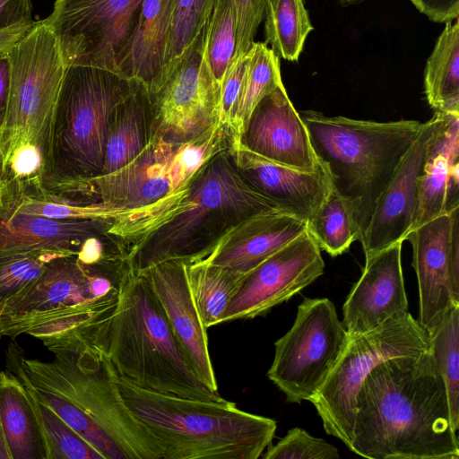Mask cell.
I'll return each instance as SVG.
<instances>
[{"mask_svg":"<svg viewBox=\"0 0 459 459\" xmlns=\"http://www.w3.org/2000/svg\"><path fill=\"white\" fill-rule=\"evenodd\" d=\"M324 269L320 247L307 230L245 275L222 323L267 314L314 282Z\"/></svg>","mask_w":459,"mask_h":459,"instance_id":"obj_14","label":"cell"},{"mask_svg":"<svg viewBox=\"0 0 459 459\" xmlns=\"http://www.w3.org/2000/svg\"><path fill=\"white\" fill-rule=\"evenodd\" d=\"M429 350L447 395L451 423L459 429V304H453L429 334Z\"/></svg>","mask_w":459,"mask_h":459,"instance_id":"obj_32","label":"cell"},{"mask_svg":"<svg viewBox=\"0 0 459 459\" xmlns=\"http://www.w3.org/2000/svg\"><path fill=\"white\" fill-rule=\"evenodd\" d=\"M441 114L420 178L411 230L459 207V115Z\"/></svg>","mask_w":459,"mask_h":459,"instance_id":"obj_24","label":"cell"},{"mask_svg":"<svg viewBox=\"0 0 459 459\" xmlns=\"http://www.w3.org/2000/svg\"><path fill=\"white\" fill-rule=\"evenodd\" d=\"M74 254L41 250L0 257V303L35 281L51 261Z\"/></svg>","mask_w":459,"mask_h":459,"instance_id":"obj_40","label":"cell"},{"mask_svg":"<svg viewBox=\"0 0 459 459\" xmlns=\"http://www.w3.org/2000/svg\"><path fill=\"white\" fill-rule=\"evenodd\" d=\"M138 83L96 66H66L44 199L87 204V183L102 172L111 113Z\"/></svg>","mask_w":459,"mask_h":459,"instance_id":"obj_7","label":"cell"},{"mask_svg":"<svg viewBox=\"0 0 459 459\" xmlns=\"http://www.w3.org/2000/svg\"><path fill=\"white\" fill-rule=\"evenodd\" d=\"M116 381L129 411L160 447L162 459H257L275 436L274 420L242 411L223 398L166 394L117 375Z\"/></svg>","mask_w":459,"mask_h":459,"instance_id":"obj_5","label":"cell"},{"mask_svg":"<svg viewBox=\"0 0 459 459\" xmlns=\"http://www.w3.org/2000/svg\"><path fill=\"white\" fill-rule=\"evenodd\" d=\"M419 287L421 327L431 334L459 304V207L408 233Z\"/></svg>","mask_w":459,"mask_h":459,"instance_id":"obj_13","label":"cell"},{"mask_svg":"<svg viewBox=\"0 0 459 459\" xmlns=\"http://www.w3.org/2000/svg\"><path fill=\"white\" fill-rule=\"evenodd\" d=\"M161 306L171 331L198 377L212 390L217 378L204 325L193 300L183 261H167L140 273Z\"/></svg>","mask_w":459,"mask_h":459,"instance_id":"obj_17","label":"cell"},{"mask_svg":"<svg viewBox=\"0 0 459 459\" xmlns=\"http://www.w3.org/2000/svg\"><path fill=\"white\" fill-rule=\"evenodd\" d=\"M399 241L365 259L360 278L342 307V325L350 335L368 332L408 311Z\"/></svg>","mask_w":459,"mask_h":459,"instance_id":"obj_18","label":"cell"},{"mask_svg":"<svg viewBox=\"0 0 459 459\" xmlns=\"http://www.w3.org/2000/svg\"><path fill=\"white\" fill-rule=\"evenodd\" d=\"M307 230L320 249L333 257L346 252L359 239L357 226L347 204L331 186L307 220Z\"/></svg>","mask_w":459,"mask_h":459,"instance_id":"obj_31","label":"cell"},{"mask_svg":"<svg viewBox=\"0 0 459 459\" xmlns=\"http://www.w3.org/2000/svg\"><path fill=\"white\" fill-rule=\"evenodd\" d=\"M330 186L347 204L361 240L376 202L417 138L422 123L299 113Z\"/></svg>","mask_w":459,"mask_h":459,"instance_id":"obj_6","label":"cell"},{"mask_svg":"<svg viewBox=\"0 0 459 459\" xmlns=\"http://www.w3.org/2000/svg\"><path fill=\"white\" fill-rule=\"evenodd\" d=\"M0 420L12 458H36L37 444L29 402L13 386H0Z\"/></svg>","mask_w":459,"mask_h":459,"instance_id":"obj_35","label":"cell"},{"mask_svg":"<svg viewBox=\"0 0 459 459\" xmlns=\"http://www.w3.org/2000/svg\"><path fill=\"white\" fill-rule=\"evenodd\" d=\"M204 30L174 64L160 89L149 94L152 138L179 145L221 123V86L205 58Z\"/></svg>","mask_w":459,"mask_h":459,"instance_id":"obj_12","label":"cell"},{"mask_svg":"<svg viewBox=\"0 0 459 459\" xmlns=\"http://www.w3.org/2000/svg\"><path fill=\"white\" fill-rule=\"evenodd\" d=\"M264 459H337L338 449L332 444L315 437L300 428H293L275 445L270 444Z\"/></svg>","mask_w":459,"mask_h":459,"instance_id":"obj_41","label":"cell"},{"mask_svg":"<svg viewBox=\"0 0 459 459\" xmlns=\"http://www.w3.org/2000/svg\"><path fill=\"white\" fill-rule=\"evenodd\" d=\"M177 145L153 136L143 151L119 169L87 183V203L124 211L146 207L169 193V169Z\"/></svg>","mask_w":459,"mask_h":459,"instance_id":"obj_19","label":"cell"},{"mask_svg":"<svg viewBox=\"0 0 459 459\" xmlns=\"http://www.w3.org/2000/svg\"><path fill=\"white\" fill-rule=\"evenodd\" d=\"M237 43L233 0H215L204 30V51L215 82L221 86L232 62Z\"/></svg>","mask_w":459,"mask_h":459,"instance_id":"obj_34","label":"cell"},{"mask_svg":"<svg viewBox=\"0 0 459 459\" xmlns=\"http://www.w3.org/2000/svg\"><path fill=\"white\" fill-rule=\"evenodd\" d=\"M349 449L369 459H459L446 386L429 348L385 359L365 377Z\"/></svg>","mask_w":459,"mask_h":459,"instance_id":"obj_2","label":"cell"},{"mask_svg":"<svg viewBox=\"0 0 459 459\" xmlns=\"http://www.w3.org/2000/svg\"><path fill=\"white\" fill-rule=\"evenodd\" d=\"M416 9L433 22L446 23L458 19L459 0H411Z\"/></svg>","mask_w":459,"mask_h":459,"instance_id":"obj_44","label":"cell"},{"mask_svg":"<svg viewBox=\"0 0 459 459\" xmlns=\"http://www.w3.org/2000/svg\"><path fill=\"white\" fill-rule=\"evenodd\" d=\"M18 197L0 169V209L11 207Z\"/></svg>","mask_w":459,"mask_h":459,"instance_id":"obj_48","label":"cell"},{"mask_svg":"<svg viewBox=\"0 0 459 459\" xmlns=\"http://www.w3.org/2000/svg\"><path fill=\"white\" fill-rule=\"evenodd\" d=\"M87 329L117 375L134 385L185 398H222L188 362L145 279L126 264L114 305Z\"/></svg>","mask_w":459,"mask_h":459,"instance_id":"obj_3","label":"cell"},{"mask_svg":"<svg viewBox=\"0 0 459 459\" xmlns=\"http://www.w3.org/2000/svg\"><path fill=\"white\" fill-rule=\"evenodd\" d=\"M188 287L206 328L222 324L225 312L246 274L196 261L185 263Z\"/></svg>","mask_w":459,"mask_h":459,"instance_id":"obj_28","label":"cell"},{"mask_svg":"<svg viewBox=\"0 0 459 459\" xmlns=\"http://www.w3.org/2000/svg\"><path fill=\"white\" fill-rule=\"evenodd\" d=\"M214 3L215 0H175L171 37L163 82L174 64L201 34L208 22Z\"/></svg>","mask_w":459,"mask_h":459,"instance_id":"obj_38","label":"cell"},{"mask_svg":"<svg viewBox=\"0 0 459 459\" xmlns=\"http://www.w3.org/2000/svg\"><path fill=\"white\" fill-rule=\"evenodd\" d=\"M446 22L424 69V91L435 112L459 115V21Z\"/></svg>","mask_w":459,"mask_h":459,"instance_id":"obj_27","label":"cell"},{"mask_svg":"<svg viewBox=\"0 0 459 459\" xmlns=\"http://www.w3.org/2000/svg\"><path fill=\"white\" fill-rule=\"evenodd\" d=\"M230 150L211 159L180 188L113 221L107 234L122 248L127 268L140 273L167 261L195 262L235 224L281 210L242 178Z\"/></svg>","mask_w":459,"mask_h":459,"instance_id":"obj_1","label":"cell"},{"mask_svg":"<svg viewBox=\"0 0 459 459\" xmlns=\"http://www.w3.org/2000/svg\"><path fill=\"white\" fill-rule=\"evenodd\" d=\"M114 220H56L0 209V257L41 250L77 255L87 238L107 237Z\"/></svg>","mask_w":459,"mask_h":459,"instance_id":"obj_23","label":"cell"},{"mask_svg":"<svg viewBox=\"0 0 459 459\" xmlns=\"http://www.w3.org/2000/svg\"><path fill=\"white\" fill-rule=\"evenodd\" d=\"M247 55L244 79L230 124L238 141L257 103L282 82L280 57L266 43L254 42Z\"/></svg>","mask_w":459,"mask_h":459,"instance_id":"obj_30","label":"cell"},{"mask_svg":"<svg viewBox=\"0 0 459 459\" xmlns=\"http://www.w3.org/2000/svg\"><path fill=\"white\" fill-rule=\"evenodd\" d=\"M36 399L54 411L104 459H126L123 450L103 429L72 402L46 391L39 392Z\"/></svg>","mask_w":459,"mask_h":459,"instance_id":"obj_37","label":"cell"},{"mask_svg":"<svg viewBox=\"0 0 459 459\" xmlns=\"http://www.w3.org/2000/svg\"><path fill=\"white\" fill-rule=\"evenodd\" d=\"M95 267L82 264L76 255L51 261L31 283L0 303V322L46 316L61 310L111 299H97L91 289Z\"/></svg>","mask_w":459,"mask_h":459,"instance_id":"obj_21","label":"cell"},{"mask_svg":"<svg viewBox=\"0 0 459 459\" xmlns=\"http://www.w3.org/2000/svg\"><path fill=\"white\" fill-rule=\"evenodd\" d=\"M248 60L247 53L232 59L221 85L220 112L221 122L230 126L234 107L237 103Z\"/></svg>","mask_w":459,"mask_h":459,"instance_id":"obj_43","label":"cell"},{"mask_svg":"<svg viewBox=\"0 0 459 459\" xmlns=\"http://www.w3.org/2000/svg\"><path fill=\"white\" fill-rule=\"evenodd\" d=\"M236 141L230 126L220 123L196 138L177 145L169 169V193L184 186L214 156L230 150Z\"/></svg>","mask_w":459,"mask_h":459,"instance_id":"obj_33","label":"cell"},{"mask_svg":"<svg viewBox=\"0 0 459 459\" xmlns=\"http://www.w3.org/2000/svg\"><path fill=\"white\" fill-rule=\"evenodd\" d=\"M8 52H0V129L4 119L10 90L11 65Z\"/></svg>","mask_w":459,"mask_h":459,"instance_id":"obj_46","label":"cell"},{"mask_svg":"<svg viewBox=\"0 0 459 459\" xmlns=\"http://www.w3.org/2000/svg\"><path fill=\"white\" fill-rule=\"evenodd\" d=\"M429 347V333L409 311L363 333L349 334L339 360L309 400L325 432L349 448L353 438L356 396L365 377L385 359L420 354Z\"/></svg>","mask_w":459,"mask_h":459,"instance_id":"obj_8","label":"cell"},{"mask_svg":"<svg viewBox=\"0 0 459 459\" xmlns=\"http://www.w3.org/2000/svg\"><path fill=\"white\" fill-rule=\"evenodd\" d=\"M0 458H12L11 453L7 446L4 435L3 432L1 420H0Z\"/></svg>","mask_w":459,"mask_h":459,"instance_id":"obj_49","label":"cell"},{"mask_svg":"<svg viewBox=\"0 0 459 459\" xmlns=\"http://www.w3.org/2000/svg\"><path fill=\"white\" fill-rule=\"evenodd\" d=\"M34 23L30 0H0V30Z\"/></svg>","mask_w":459,"mask_h":459,"instance_id":"obj_45","label":"cell"},{"mask_svg":"<svg viewBox=\"0 0 459 459\" xmlns=\"http://www.w3.org/2000/svg\"><path fill=\"white\" fill-rule=\"evenodd\" d=\"M175 0H143L133 35L117 60L121 74L151 95L162 84L171 37Z\"/></svg>","mask_w":459,"mask_h":459,"instance_id":"obj_25","label":"cell"},{"mask_svg":"<svg viewBox=\"0 0 459 459\" xmlns=\"http://www.w3.org/2000/svg\"><path fill=\"white\" fill-rule=\"evenodd\" d=\"M441 117V113L435 112L432 118L422 123L417 138L377 198L359 241L365 259L396 242H403L411 230L428 147Z\"/></svg>","mask_w":459,"mask_h":459,"instance_id":"obj_15","label":"cell"},{"mask_svg":"<svg viewBox=\"0 0 459 459\" xmlns=\"http://www.w3.org/2000/svg\"><path fill=\"white\" fill-rule=\"evenodd\" d=\"M8 54L11 79L0 129V169L18 198H44L66 65L45 20L35 22Z\"/></svg>","mask_w":459,"mask_h":459,"instance_id":"obj_4","label":"cell"},{"mask_svg":"<svg viewBox=\"0 0 459 459\" xmlns=\"http://www.w3.org/2000/svg\"><path fill=\"white\" fill-rule=\"evenodd\" d=\"M143 1L56 0L44 20L66 66L91 65L119 73L117 60L136 27Z\"/></svg>","mask_w":459,"mask_h":459,"instance_id":"obj_11","label":"cell"},{"mask_svg":"<svg viewBox=\"0 0 459 459\" xmlns=\"http://www.w3.org/2000/svg\"><path fill=\"white\" fill-rule=\"evenodd\" d=\"M152 140L150 96L138 83L114 108L108 124L100 175L114 172L136 158Z\"/></svg>","mask_w":459,"mask_h":459,"instance_id":"obj_26","label":"cell"},{"mask_svg":"<svg viewBox=\"0 0 459 459\" xmlns=\"http://www.w3.org/2000/svg\"><path fill=\"white\" fill-rule=\"evenodd\" d=\"M238 142L249 151L290 168L307 172L321 169L305 124L282 82L255 107Z\"/></svg>","mask_w":459,"mask_h":459,"instance_id":"obj_16","label":"cell"},{"mask_svg":"<svg viewBox=\"0 0 459 459\" xmlns=\"http://www.w3.org/2000/svg\"><path fill=\"white\" fill-rule=\"evenodd\" d=\"M17 212L56 220H115L125 213L101 203L77 204L22 195L12 206Z\"/></svg>","mask_w":459,"mask_h":459,"instance_id":"obj_39","label":"cell"},{"mask_svg":"<svg viewBox=\"0 0 459 459\" xmlns=\"http://www.w3.org/2000/svg\"><path fill=\"white\" fill-rule=\"evenodd\" d=\"M66 350L70 357L62 370V397L100 425L126 459H162L156 440L126 406L112 364L89 333H80Z\"/></svg>","mask_w":459,"mask_h":459,"instance_id":"obj_10","label":"cell"},{"mask_svg":"<svg viewBox=\"0 0 459 459\" xmlns=\"http://www.w3.org/2000/svg\"><path fill=\"white\" fill-rule=\"evenodd\" d=\"M305 231L307 221L293 214L260 212L232 226L197 261L247 274Z\"/></svg>","mask_w":459,"mask_h":459,"instance_id":"obj_20","label":"cell"},{"mask_svg":"<svg viewBox=\"0 0 459 459\" xmlns=\"http://www.w3.org/2000/svg\"><path fill=\"white\" fill-rule=\"evenodd\" d=\"M30 411L37 418L47 457L69 459H104L103 455L70 429L54 411L34 397Z\"/></svg>","mask_w":459,"mask_h":459,"instance_id":"obj_36","label":"cell"},{"mask_svg":"<svg viewBox=\"0 0 459 459\" xmlns=\"http://www.w3.org/2000/svg\"><path fill=\"white\" fill-rule=\"evenodd\" d=\"M237 20V43L233 58L245 56L255 42L264 18L265 0H233Z\"/></svg>","mask_w":459,"mask_h":459,"instance_id":"obj_42","label":"cell"},{"mask_svg":"<svg viewBox=\"0 0 459 459\" xmlns=\"http://www.w3.org/2000/svg\"><path fill=\"white\" fill-rule=\"evenodd\" d=\"M365 0H336V2L342 6H350L359 4Z\"/></svg>","mask_w":459,"mask_h":459,"instance_id":"obj_50","label":"cell"},{"mask_svg":"<svg viewBox=\"0 0 459 459\" xmlns=\"http://www.w3.org/2000/svg\"><path fill=\"white\" fill-rule=\"evenodd\" d=\"M242 178L282 211L307 221L330 185L322 169L307 172L265 159L236 141L230 150Z\"/></svg>","mask_w":459,"mask_h":459,"instance_id":"obj_22","label":"cell"},{"mask_svg":"<svg viewBox=\"0 0 459 459\" xmlns=\"http://www.w3.org/2000/svg\"><path fill=\"white\" fill-rule=\"evenodd\" d=\"M263 21L265 43L279 57L297 62L314 30L303 0H265Z\"/></svg>","mask_w":459,"mask_h":459,"instance_id":"obj_29","label":"cell"},{"mask_svg":"<svg viewBox=\"0 0 459 459\" xmlns=\"http://www.w3.org/2000/svg\"><path fill=\"white\" fill-rule=\"evenodd\" d=\"M348 339L330 299H305L291 328L274 343L267 377L289 403L309 401L339 360Z\"/></svg>","mask_w":459,"mask_h":459,"instance_id":"obj_9","label":"cell"},{"mask_svg":"<svg viewBox=\"0 0 459 459\" xmlns=\"http://www.w3.org/2000/svg\"><path fill=\"white\" fill-rule=\"evenodd\" d=\"M31 24H19L0 30V52L9 51L28 31Z\"/></svg>","mask_w":459,"mask_h":459,"instance_id":"obj_47","label":"cell"}]
</instances>
